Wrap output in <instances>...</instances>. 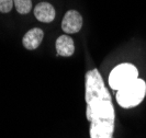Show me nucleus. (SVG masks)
<instances>
[{"label": "nucleus", "mask_w": 146, "mask_h": 138, "mask_svg": "<svg viewBox=\"0 0 146 138\" xmlns=\"http://www.w3.org/2000/svg\"><path fill=\"white\" fill-rule=\"evenodd\" d=\"M34 15L40 22L50 23L55 19V9L48 2H40L34 9Z\"/></svg>", "instance_id": "nucleus-7"}, {"label": "nucleus", "mask_w": 146, "mask_h": 138, "mask_svg": "<svg viewBox=\"0 0 146 138\" xmlns=\"http://www.w3.org/2000/svg\"><path fill=\"white\" fill-rule=\"evenodd\" d=\"M15 2L13 0H0V12L2 13H8L12 10Z\"/></svg>", "instance_id": "nucleus-9"}, {"label": "nucleus", "mask_w": 146, "mask_h": 138, "mask_svg": "<svg viewBox=\"0 0 146 138\" xmlns=\"http://www.w3.org/2000/svg\"><path fill=\"white\" fill-rule=\"evenodd\" d=\"M55 47H56L57 56L70 57L75 52V45H74L73 38L68 35H60L56 40Z\"/></svg>", "instance_id": "nucleus-6"}, {"label": "nucleus", "mask_w": 146, "mask_h": 138, "mask_svg": "<svg viewBox=\"0 0 146 138\" xmlns=\"http://www.w3.org/2000/svg\"><path fill=\"white\" fill-rule=\"evenodd\" d=\"M139 78V70L132 64H120L115 66L109 75V86L112 90H120Z\"/></svg>", "instance_id": "nucleus-3"}, {"label": "nucleus", "mask_w": 146, "mask_h": 138, "mask_svg": "<svg viewBox=\"0 0 146 138\" xmlns=\"http://www.w3.org/2000/svg\"><path fill=\"white\" fill-rule=\"evenodd\" d=\"M85 100L87 103L86 117L90 122V138H113L115 111L98 69L86 73Z\"/></svg>", "instance_id": "nucleus-1"}, {"label": "nucleus", "mask_w": 146, "mask_h": 138, "mask_svg": "<svg viewBox=\"0 0 146 138\" xmlns=\"http://www.w3.org/2000/svg\"><path fill=\"white\" fill-rule=\"evenodd\" d=\"M146 95V82L143 79L134 80L130 85L117 91L115 100L123 109H131L141 104Z\"/></svg>", "instance_id": "nucleus-2"}, {"label": "nucleus", "mask_w": 146, "mask_h": 138, "mask_svg": "<svg viewBox=\"0 0 146 138\" xmlns=\"http://www.w3.org/2000/svg\"><path fill=\"white\" fill-rule=\"evenodd\" d=\"M82 26V17L76 10H68L62 21V29L67 34L78 33Z\"/></svg>", "instance_id": "nucleus-4"}, {"label": "nucleus", "mask_w": 146, "mask_h": 138, "mask_svg": "<svg viewBox=\"0 0 146 138\" xmlns=\"http://www.w3.org/2000/svg\"><path fill=\"white\" fill-rule=\"evenodd\" d=\"M44 37V32L38 28L31 29L25 33V35L22 38V44L24 46V48L33 51L36 50L37 47L41 45Z\"/></svg>", "instance_id": "nucleus-5"}, {"label": "nucleus", "mask_w": 146, "mask_h": 138, "mask_svg": "<svg viewBox=\"0 0 146 138\" xmlns=\"http://www.w3.org/2000/svg\"><path fill=\"white\" fill-rule=\"evenodd\" d=\"M15 7L20 15H28L32 9L31 0H13Z\"/></svg>", "instance_id": "nucleus-8"}]
</instances>
